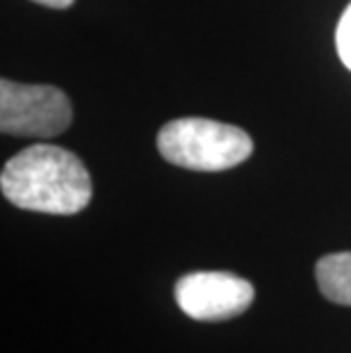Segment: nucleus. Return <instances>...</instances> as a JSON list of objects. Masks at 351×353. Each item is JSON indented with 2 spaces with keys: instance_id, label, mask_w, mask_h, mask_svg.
<instances>
[{
  "instance_id": "f257e3e1",
  "label": "nucleus",
  "mask_w": 351,
  "mask_h": 353,
  "mask_svg": "<svg viewBox=\"0 0 351 353\" xmlns=\"http://www.w3.org/2000/svg\"><path fill=\"white\" fill-rule=\"evenodd\" d=\"M0 190L21 210L69 216L89 205L94 187L76 153L53 144H34L5 164Z\"/></svg>"
},
{
  "instance_id": "f03ea898",
  "label": "nucleus",
  "mask_w": 351,
  "mask_h": 353,
  "mask_svg": "<svg viewBox=\"0 0 351 353\" xmlns=\"http://www.w3.org/2000/svg\"><path fill=\"white\" fill-rule=\"evenodd\" d=\"M158 151L167 162L183 169L226 171L249 160L253 141L237 125L185 117L160 128Z\"/></svg>"
},
{
  "instance_id": "7ed1b4c3",
  "label": "nucleus",
  "mask_w": 351,
  "mask_h": 353,
  "mask_svg": "<svg viewBox=\"0 0 351 353\" xmlns=\"http://www.w3.org/2000/svg\"><path fill=\"white\" fill-rule=\"evenodd\" d=\"M73 108L53 85L0 82V130L14 137H57L71 125Z\"/></svg>"
},
{
  "instance_id": "20e7f679",
  "label": "nucleus",
  "mask_w": 351,
  "mask_h": 353,
  "mask_svg": "<svg viewBox=\"0 0 351 353\" xmlns=\"http://www.w3.org/2000/svg\"><path fill=\"white\" fill-rule=\"evenodd\" d=\"M178 307L197 321H223L246 312L253 303V285L228 272H194L176 283Z\"/></svg>"
},
{
  "instance_id": "39448f33",
  "label": "nucleus",
  "mask_w": 351,
  "mask_h": 353,
  "mask_svg": "<svg viewBox=\"0 0 351 353\" xmlns=\"http://www.w3.org/2000/svg\"><path fill=\"white\" fill-rule=\"evenodd\" d=\"M315 278L319 292L328 301L351 305V251L328 253L317 260Z\"/></svg>"
},
{
  "instance_id": "423d86ee",
  "label": "nucleus",
  "mask_w": 351,
  "mask_h": 353,
  "mask_svg": "<svg viewBox=\"0 0 351 353\" xmlns=\"http://www.w3.org/2000/svg\"><path fill=\"white\" fill-rule=\"evenodd\" d=\"M335 46H338V55L342 59V64L351 71V5L340 17L338 28H335Z\"/></svg>"
},
{
  "instance_id": "0eeeda50",
  "label": "nucleus",
  "mask_w": 351,
  "mask_h": 353,
  "mask_svg": "<svg viewBox=\"0 0 351 353\" xmlns=\"http://www.w3.org/2000/svg\"><path fill=\"white\" fill-rule=\"evenodd\" d=\"M32 3L50 7V10H66V7H71L73 3H76V0H32Z\"/></svg>"
}]
</instances>
